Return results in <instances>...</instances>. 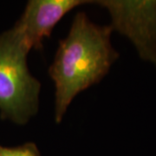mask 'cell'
<instances>
[{
    "mask_svg": "<svg viewBox=\"0 0 156 156\" xmlns=\"http://www.w3.org/2000/svg\"><path fill=\"white\" fill-rule=\"evenodd\" d=\"M106 8L113 30L127 37L141 60L156 67V0L91 1Z\"/></svg>",
    "mask_w": 156,
    "mask_h": 156,
    "instance_id": "cell-3",
    "label": "cell"
},
{
    "mask_svg": "<svg viewBox=\"0 0 156 156\" xmlns=\"http://www.w3.org/2000/svg\"><path fill=\"white\" fill-rule=\"evenodd\" d=\"M109 26L91 22L83 12L75 16L68 36L60 41L50 76L56 86L57 123L75 96L103 77L119 56L113 48Z\"/></svg>",
    "mask_w": 156,
    "mask_h": 156,
    "instance_id": "cell-1",
    "label": "cell"
},
{
    "mask_svg": "<svg viewBox=\"0 0 156 156\" xmlns=\"http://www.w3.org/2000/svg\"><path fill=\"white\" fill-rule=\"evenodd\" d=\"M0 156H40V154L35 144L26 143L16 147L0 146Z\"/></svg>",
    "mask_w": 156,
    "mask_h": 156,
    "instance_id": "cell-5",
    "label": "cell"
},
{
    "mask_svg": "<svg viewBox=\"0 0 156 156\" xmlns=\"http://www.w3.org/2000/svg\"><path fill=\"white\" fill-rule=\"evenodd\" d=\"M82 0H31L15 27L30 50L40 49L43 40L49 37L53 28L69 11L83 4Z\"/></svg>",
    "mask_w": 156,
    "mask_h": 156,
    "instance_id": "cell-4",
    "label": "cell"
},
{
    "mask_svg": "<svg viewBox=\"0 0 156 156\" xmlns=\"http://www.w3.org/2000/svg\"><path fill=\"white\" fill-rule=\"evenodd\" d=\"M30 48L15 26L0 35V112L24 124L37 114L40 83L29 72Z\"/></svg>",
    "mask_w": 156,
    "mask_h": 156,
    "instance_id": "cell-2",
    "label": "cell"
}]
</instances>
